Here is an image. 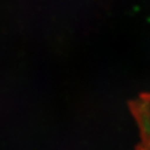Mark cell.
I'll list each match as a JSON object with an SVG mask.
<instances>
[{
    "instance_id": "1",
    "label": "cell",
    "mask_w": 150,
    "mask_h": 150,
    "mask_svg": "<svg viewBox=\"0 0 150 150\" xmlns=\"http://www.w3.org/2000/svg\"><path fill=\"white\" fill-rule=\"evenodd\" d=\"M130 110L136 119L140 131V144L150 142V93H143L130 101Z\"/></svg>"
},
{
    "instance_id": "2",
    "label": "cell",
    "mask_w": 150,
    "mask_h": 150,
    "mask_svg": "<svg viewBox=\"0 0 150 150\" xmlns=\"http://www.w3.org/2000/svg\"><path fill=\"white\" fill-rule=\"evenodd\" d=\"M137 150H150V142L147 144H139Z\"/></svg>"
}]
</instances>
